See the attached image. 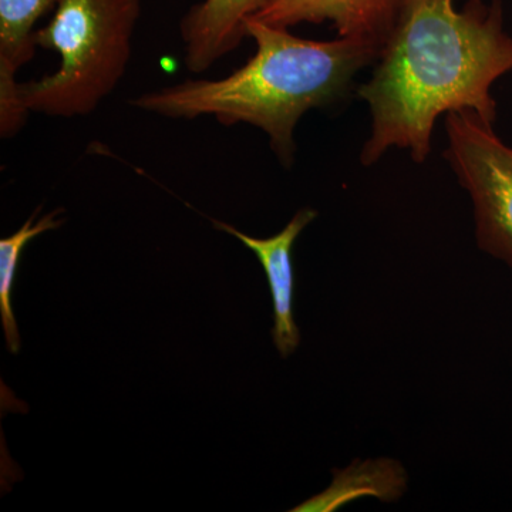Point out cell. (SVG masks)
Wrapping results in <instances>:
<instances>
[{"label":"cell","mask_w":512,"mask_h":512,"mask_svg":"<svg viewBox=\"0 0 512 512\" xmlns=\"http://www.w3.org/2000/svg\"><path fill=\"white\" fill-rule=\"evenodd\" d=\"M512 72V36L504 30L501 0H403L399 18L359 87L372 128L360 151L362 165H375L392 147L409 150L414 163L431 153L441 114L473 110L494 124L491 87Z\"/></svg>","instance_id":"obj_1"},{"label":"cell","mask_w":512,"mask_h":512,"mask_svg":"<svg viewBox=\"0 0 512 512\" xmlns=\"http://www.w3.org/2000/svg\"><path fill=\"white\" fill-rule=\"evenodd\" d=\"M255 55L220 80H185L130 101L136 109L167 119L210 116L224 126L261 128L284 167L295 161V128L306 111L336 103L357 72L375 64L382 47L340 37L309 40L289 29L245 22Z\"/></svg>","instance_id":"obj_2"},{"label":"cell","mask_w":512,"mask_h":512,"mask_svg":"<svg viewBox=\"0 0 512 512\" xmlns=\"http://www.w3.org/2000/svg\"><path fill=\"white\" fill-rule=\"evenodd\" d=\"M140 15L141 0H59L35 43L55 50L60 64L19 84L23 109L63 119L92 114L126 73Z\"/></svg>","instance_id":"obj_3"},{"label":"cell","mask_w":512,"mask_h":512,"mask_svg":"<svg viewBox=\"0 0 512 512\" xmlns=\"http://www.w3.org/2000/svg\"><path fill=\"white\" fill-rule=\"evenodd\" d=\"M444 158L470 195L478 248L512 269V147L473 110L446 114Z\"/></svg>","instance_id":"obj_4"},{"label":"cell","mask_w":512,"mask_h":512,"mask_svg":"<svg viewBox=\"0 0 512 512\" xmlns=\"http://www.w3.org/2000/svg\"><path fill=\"white\" fill-rule=\"evenodd\" d=\"M403 0H271L256 20L276 28L299 23H332L340 37L382 47L399 18Z\"/></svg>","instance_id":"obj_5"},{"label":"cell","mask_w":512,"mask_h":512,"mask_svg":"<svg viewBox=\"0 0 512 512\" xmlns=\"http://www.w3.org/2000/svg\"><path fill=\"white\" fill-rule=\"evenodd\" d=\"M316 217H318V211L302 208L293 215L292 220L281 232L274 237L264 239L249 237L225 222L211 220L215 228L238 238L261 262L268 279L272 303H274L272 339L282 359L291 356L301 343V332L293 316L295 275H293L292 249L303 229L315 221Z\"/></svg>","instance_id":"obj_6"},{"label":"cell","mask_w":512,"mask_h":512,"mask_svg":"<svg viewBox=\"0 0 512 512\" xmlns=\"http://www.w3.org/2000/svg\"><path fill=\"white\" fill-rule=\"evenodd\" d=\"M59 0H0V134H18L28 119L16 74L36 52L35 26Z\"/></svg>","instance_id":"obj_7"},{"label":"cell","mask_w":512,"mask_h":512,"mask_svg":"<svg viewBox=\"0 0 512 512\" xmlns=\"http://www.w3.org/2000/svg\"><path fill=\"white\" fill-rule=\"evenodd\" d=\"M271 0H202L181 20L185 66L204 73L248 37L245 22Z\"/></svg>","instance_id":"obj_8"},{"label":"cell","mask_w":512,"mask_h":512,"mask_svg":"<svg viewBox=\"0 0 512 512\" xmlns=\"http://www.w3.org/2000/svg\"><path fill=\"white\" fill-rule=\"evenodd\" d=\"M409 473L402 461L392 457L353 460L332 471V481L322 493L303 501L292 512H333L362 498L384 504L402 500L409 491Z\"/></svg>","instance_id":"obj_9"},{"label":"cell","mask_w":512,"mask_h":512,"mask_svg":"<svg viewBox=\"0 0 512 512\" xmlns=\"http://www.w3.org/2000/svg\"><path fill=\"white\" fill-rule=\"evenodd\" d=\"M37 212L39 210L33 212L32 217L15 234L0 239V318H2L6 346L9 352L15 355L20 350V335L10 296H12L13 282L18 272L20 255L33 238L39 237L43 232L55 231L62 227L64 222L63 218L59 217L63 212L62 208L43 215L35 224Z\"/></svg>","instance_id":"obj_10"}]
</instances>
